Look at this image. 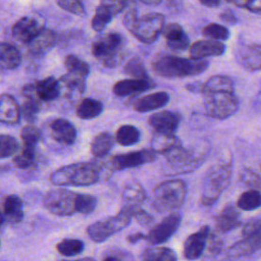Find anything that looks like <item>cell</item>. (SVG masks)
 <instances>
[{
    "label": "cell",
    "mask_w": 261,
    "mask_h": 261,
    "mask_svg": "<svg viewBox=\"0 0 261 261\" xmlns=\"http://www.w3.org/2000/svg\"><path fill=\"white\" fill-rule=\"evenodd\" d=\"M228 2L248 9L254 13H261V0H227Z\"/></svg>",
    "instance_id": "50"
},
{
    "label": "cell",
    "mask_w": 261,
    "mask_h": 261,
    "mask_svg": "<svg viewBox=\"0 0 261 261\" xmlns=\"http://www.w3.org/2000/svg\"><path fill=\"white\" fill-rule=\"evenodd\" d=\"M55 41V33L50 29L44 28L35 38H33L27 44V47L32 55L40 56L47 53L54 46Z\"/></svg>",
    "instance_id": "22"
},
{
    "label": "cell",
    "mask_w": 261,
    "mask_h": 261,
    "mask_svg": "<svg viewBox=\"0 0 261 261\" xmlns=\"http://www.w3.org/2000/svg\"><path fill=\"white\" fill-rule=\"evenodd\" d=\"M202 34L207 38L217 41H225L229 38V31L227 28L215 22L206 24L202 29Z\"/></svg>",
    "instance_id": "43"
},
{
    "label": "cell",
    "mask_w": 261,
    "mask_h": 261,
    "mask_svg": "<svg viewBox=\"0 0 261 261\" xmlns=\"http://www.w3.org/2000/svg\"><path fill=\"white\" fill-rule=\"evenodd\" d=\"M237 206L245 211H251L261 207V193L255 189L244 192L238 199Z\"/></svg>",
    "instance_id": "36"
},
{
    "label": "cell",
    "mask_w": 261,
    "mask_h": 261,
    "mask_svg": "<svg viewBox=\"0 0 261 261\" xmlns=\"http://www.w3.org/2000/svg\"><path fill=\"white\" fill-rule=\"evenodd\" d=\"M60 261H69V260H60ZM71 261H95V259H93L91 257H85V258H81V259H76V260H71Z\"/></svg>",
    "instance_id": "59"
},
{
    "label": "cell",
    "mask_w": 261,
    "mask_h": 261,
    "mask_svg": "<svg viewBox=\"0 0 261 261\" xmlns=\"http://www.w3.org/2000/svg\"><path fill=\"white\" fill-rule=\"evenodd\" d=\"M209 233L210 227L208 225H204L198 231L190 234L186 239L182 253L187 260H196L201 257L206 247Z\"/></svg>",
    "instance_id": "15"
},
{
    "label": "cell",
    "mask_w": 261,
    "mask_h": 261,
    "mask_svg": "<svg viewBox=\"0 0 261 261\" xmlns=\"http://www.w3.org/2000/svg\"><path fill=\"white\" fill-rule=\"evenodd\" d=\"M102 261H122V260L119 259V258L116 257V256H108V257L104 258Z\"/></svg>",
    "instance_id": "58"
},
{
    "label": "cell",
    "mask_w": 261,
    "mask_h": 261,
    "mask_svg": "<svg viewBox=\"0 0 261 261\" xmlns=\"http://www.w3.org/2000/svg\"><path fill=\"white\" fill-rule=\"evenodd\" d=\"M76 197L77 194L68 190H52L45 195L43 205L50 213L54 215L69 216L76 212Z\"/></svg>",
    "instance_id": "10"
},
{
    "label": "cell",
    "mask_w": 261,
    "mask_h": 261,
    "mask_svg": "<svg viewBox=\"0 0 261 261\" xmlns=\"http://www.w3.org/2000/svg\"><path fill=\"white\" fill-rule=\"evenodd\" d=\"M155 158L156 153L152 149H143L140 151H134L112 156L109 160V164L113 170H121L152 162L155 160Z\"/></svg>",
    "instance_id": "11"
},
{
    "label": "cell",
    "mask_w": 261,
    "mask_h": 261,
    "mask_svg": "<svg viewBox=\"0 0 261 261\" xmlns=\"http://www.w3.org/2000/svg\"><path fill=\"white\" fill-rule=\"evenodd\" d=\"M181 222V215L179 213H171L165 216L159 223L154 225L149 233L146 236L148 240L153 245H159L166 242L171 238L177 230Z\"/></svg>",
    "instance_id": "12"
},
{
    "label": "cell",
    "mask_w": 261,
    "mask_h": 261,
    "mask_svg": "<svg viewBox=\"0 0 261 261\" xmlns=\"http://www.w3.org/2000/svg\"><path fill=\"white\" fill-rule=\"evenodd\" d=\"M242 180L246 185H248V186H250L252 188H256V187L260 186V184H261V180H260L258 174H256L252 170L244 171L243 174H242Z\"/></svg>",
    "instance_id": "52"
},
{
    "label": "cell",
    "mask_w": 261,
    "mask_h": 261,
    "mask_svg": "<svg viewBox=\"0 0 261 261\" xmlns=\"http://www.w3.org/2000/svg\"><path fill=\"white\" fill-rule=\"evenodd\" d=\"M21 63V54L19 50L10 43L2 42L0 46V64L4 70L17 68Z\"/></svg>",
    "instance_id": "28"
},
{
    "label": "cell",
    "mask_w": 261,
    "mask_h": 261,
    "mask_svg": "<svg viewBox=\"0 0 261 261\" xmlns=\"http://www.w3.org/2000/svg\"><path fill=\"white\" fill-rule=\"evenodd\" d=\"M36 147L23 145L22 151L13 158V164L18 168H29L35 164Z\"/></svg>",
    "instance_id": "41"
},
{
    "label": "cell",
    "mask_w": 261,
    "mask_h": 261,
    "mask_svg": "<svg viewBox=\"0 0 261 261\" xmlns=\"http://www.w3.org/2000/svg\"><path fill=\"white\" fill-rule=\"evenodd\" d=\"M20 138L25 146L36 147L41 138V132L34 125H27L20 132Z\"/></svg>",
    "instance_id": "48"
},
{
    "label": "cell",
    "mask_w": 261,
    "mask_h": 261,
    "mask_svg": "<svg viewBox=\"0 0 261 261\" xmlns=\"http://www.w3.org/2000/svg\"><path fill=\"white\" fill-rule=\"evenodd\" d=\"M215 91H233V83L226 75H213L204 84L202 94Z\"/></svg>",
    "instance_id": "35"
},
{
    "label": "cell",
    "mask_w": 261,
    "mask_h": 261,
    "mask_svg": "<svg viewBox=\"0 0 261 261\" xmlns=\"http://www.w3.org/2000/svg\"><path fill=\"white\" fill-rule=\"evenodd\" d=\"M240 213L233 205L225 206L215 218V225L218 231L227 232L241 225Z\"/></svg>",
    "instance_id": "25"
},
{
    "label": "cell",
    "mask_w": 261,
    "mask_h": 261,
    "mask_svg": "<svg viewBox=\"0 0 261 261\" xmlns=\"http://www.w3.org/2000/svg\"><path fill=\"white\" fill-rule=\"evenodd\" d=\"M18 148L17 141L9 136V135H1L0 136V157L6 158L13 155Z\"/></svg>",
    "instance_id": "45"
},
{
    "label": "cell",
    "mask_w": 261,
    "mask_h": 261,
    "mask_svg": "<svg viewBox=\"0 0 261 261\" xmlns=\"http://www.w3.org/2000/svg\"><path fill=\"white\" fill-rule=\"evenodd\" d=\"M146 192L138 182H132L124 187L122 192L123 207L133 209L140 207L146 200Z\"/></svg>",
    "instance_id": "30"
},
{
    "label": "cell",
    "mask_w": 261,
    "mask_h": 261,
    "mask_svg": "<svg viewBox=\"0 0 261 261\" xmlns=\"http://www.w3.org/2000/svg\"><path fill=\"white\" fill-rule=\"evenodd\" d=\"M57 5L63 10L79 15L84 16L86 14L85 5L82 0H56Z\"/></svg>",
    "instance_id": "47"
},
{
    "label": "cell",
    "mask_w": 261,
    "mask_h": 261,
    "mask_svg": "<svg viewBox=\"0 0 261 261\" xmlns=\"http://www.w3.org/2000/svg\"><path fill=\"white\" fill-rule=\"evenodd\" d=\"M52 138L63 145H71L76 139V129L74 125L64 118H55L50 122Z\"/></svg>",
    "instance_id": "19"
},
{
    "label": "cell",
    "mask_w": 261,
    "mask_h": 261,
    "mask_svg": "<svg viewBox=\"0 0 261 261\" xmlns=\"http://www.w3.org/2000/svg\"><path fill=\"white\" fill-rule=\"evenodd\" d=\"M219 17H220V19H221L223 22L228 23V24H234V23L238 21L236 15L233 14V12H232L231 10H225V11L221 12L220 15H219Z\"/></svg>",
    "instance_id": "53"
},
{
    "label": "cell",
    "mask_w": 261,
    "mask_h": 261,
    "mask_svg": "<svg viewBox=\"0 0 261 261\" xmlns=\"http://www.w3.org/2000/svg\"><path fill=\"white\" fill-rule=\"evenodd\" d=\"M225 52V45L217 40H200L190 47V57L204 59L210 56H220Z\"/></svg>",
    "instance_id": "17"
},
{
    "label": "cell",
    "mask_w": 261,
    "mask_h": 261,
    "mask_svg": "<svg viewBox=\"0 0 261 261\" xmlns=\"http://www.w3.org/2000/svg\"><path fill=\"white\" fill-rule=\"evenodd\" d=\"M243 240L237 242L228 249L231 257H243L261 250V219L248 221L242 230Z\"/></svg>",
    "instance_id": "8"
},
{
    "label": "cell",
    "mask_w": 261,
    "mask_h": 261,
    "mask_svg": "<svg viewBox=\"0 0 261 261\" xmlns=\"http://www.w3.org/2000/svg\"><path fill=\"white\" fill-rule=\"evenodd\" d=\"M199 2L206 7H216L220 4L221 0H199Z\"/></svg>",
    "instance_id": "55"
},
{
    "label": "cell",
    "mask_w": 261,
    "mask_h": 261,
    "mask_svg": "<svg viewBox=\"0 0 261 261\" xmlns=\"http://www.w3.org/2000/svg\"><path fill=\"white\" fill-rule=\"evenodd\" d=\"M39 110H40L39 100L33 99V98H27V100L23 102V104L20 108L21 115L29 122H33L36 120Z\"/></svg>",
    "instance_id": "46"
},
{
    "label": "cell",
    "mask_w": 261,
    "mask_h": 261,
    "mask_svg": "<svg viewBox=\"0 0 261 261\" xmlns=\"http://www.w3.org/2000/svg\"><path fill=\"white\" fill-rule=\"evenodd\" d=\"M209 66L205 59L182 58L169 54H160L152 61V69L160 76L167 79L198 75Z\"/></svg>",
    "instance_id": "1"
},
{
    "label": "cell",
    "mask_w": 261,
    "mask_h": 261,
    "mask_svg": "<svg viewBox=\"0 0 261 261\" xmlns=\"http://www.w3.org/2000/svg\"><path fill=\"white\" fill-rule=\"evenodd\" d=\"M206 113L216 119H225L239 109V100L233 91H215L203 94Z\"/></svg>",
    "instance_id": "6"
},
{
    "label": "cell",
    "mask_w": 261,
    "mask_h": 261,
    "mask_svg": "<svg viewBox=\"0 0 261 261\" xmlns=\"http://www.w3.org/2000/svg\"><path fill=\"white\" fill-rule=\"evenodd\" d=\"M148 122L155 132L174 134L179 125L180 115L177 112L163 110L152 114Z\"/></svg>",
    "instance_id": "16"
},
{
    "label": "cell",
    "mask_w": 261,
    "mask_h": 261,
    "mask_svg": "<svg viewBox=\"0 0 261 261\" xmlns=\"http://www.w3.org/2000/svg\"><path fill=\"white\" fill-rule=\"evenodd\" d=\"M114 17L113 13L107 9L105 6L103 5H99L96 8L95 14L92 18V29L97 32V33H101L106 27L107 24L112 20V18Z\"/></svg>",
    "instance_id": "39"
},
{
    "label": "cell",
    "mask_w": 261,
    "mask_h": 261,
    "mask_svg": "<svg viewBox=\"0 0 261 261\" xmlns=\"http://www.w3.org/2000/svg\"><path fill=\"white\" fill-rule=\"evenodd\" d=\"M164 25V16L158 12H151L139 16L128 32L140 42L150 44L162 33Z\"/></svg>",
    "instance_id": "9"
},
{
    "label": "cell",
    "mask_w": 261,
    "mask_h": 261,
    "mask_svg": "<svg viewBox=\"0 0 261 261\" xmlns=\"http://www.w3.org/2000/svg\"><path fill=\"white\" fill-rule=\"evenodd\" d=\"M140 137V130L135 125L123 124L116 130L115 141L121 146H130L138 143Z\"/></svg>",
    "instance_id": "34"
},
{
    "label": "cell",
    "mask_w": 261,
    "mask_h": 261,
    "mask_svg": "<svg viewBox=\"0 0 261 261\" xmlns=\"http://www.w3.org/2000/svg\"><path fill=\"white\" fill-rule=\"evenodd\" d=\"M21 115L15 99L9 94H2L0 99V120L6 124H16Z\"/></svg>",
    "instance_id": "24"
},
{
    "label": "cell",
    "mask_w": 261,
    "mask_h": 261,
    "mask_svg": "<svg viewBox=\"0 0 261 261\" xmlns=\"http://www.w3.org/2000/svg\"><path fill=\"white\" fill-rule=\"evenodd\" d=\"M139 1H141L146 5H158L159 3L162 2V0H139Z\"/></svg>",
    "instance_id": "57"
},
{
    "label": "cell",
    "mask_w": 261,
    "mask_h": 261,
    "mask_svg": "<svg viewBox=\"0 0 261 261\" xmlns=\"http://www.w3.org/2000/svg\"><path fill=\"white\" fill-rule=\"evenodd\" d=\"M60 82L70 93L82 94L86 88V77L67 72L60 77Z\"/></svg>",
    "instance_id": "40"
},
{
    "label": "cell",
    "mask_w": 261,
    "mask_h": 261,
    "mask_svg": "<svg viewBox=\"0 0 261 261\" xmlns=\"http://www.w3.org/2000/svg\"><path fill=\"white\" fill-rule=\"evenodd\" d=\"M169 101V95L166 92L160 91L148 94L137 99L133 107L138 112H148L152 110H156L165 106Z\"/></svg>",
    "instance_id": "23"
},
{
    "label": "cell",
    "mask_w": 261,
    "mask_h": 261,
    "mask_svg": "<svg viewBox=\"0 0 261 261\" xmlns=\"http://www.w3.org/2000/svg\"><path fill=\"white\" fill-rule=\"evenodd\" d=\"M103 111V104L93 98L83 99L76 107V115L82 119H92L100 115Z\"/></svg>",
    "instance_id": "31"
},
{
    "label": "cell",
    "mask_w": 261,
    "mask_h": 261,
    "mask_svg": "<svg viewBox=\"0 0 261 261\" xmlns=\"http://www.w3.org/2000/svg\"><path fill=\"white\" fill-rule=\"evenodd\" d=\"M187 185L181 179H168L159 184L153 193V206L158 212L179 208L187 197Z\"/></svg>",
    "instance_id": "3"
},
{
    "label": "cell",
    "mask_w": 261,
    "mask_h": 261,
    "mask_svg": "<svg viewBox=\"0 0 261 261\" xmlns=\"http://www.w3.org/2000/svg\"><path fill=\"white\" fill-rule=\"evenodd\" d=\"M231 177V164L219 163L213 165L204 178L201 193V204L204 206L213 205L221 193L229 185Z\"/></svg>",
    "instance_id": "4"
},
{
    "label": "cell",
    "mask_w": 261,
    "mask_h": 261,
    "mask_svg": "<svg viewBox=\"0 0 261 261\" xmlns=\"http://www.w3.org/2000/svg\"><path fill=\"white\" fill-rule=\"evenodd\" d=\"M166 40V44L173 50H186L190 45L188 35L185 33L181 25L177 22H170L164 25L162 33Z\"/></svg>",
    "instance_id": "18"
},
{
    "label": "cell",
    "mask_w": 261,
    "mask_h": 261,
    "mask_svg": "<svg viewBox=\"0 0 261 261\" xmlns=\"http://www.w3.org/2000/svg\"><path fill=\"white\" fill-rule=\"evenodd\" d=\"M237 59L241 66L247 70L261 69V45L249 44L242 46L237 53Z\"/></svg>",
    "instance_id": "20"
},
{
    "label": "cell",
    "mask_w": 261,
    "mask_h": 261,
    "mask_svg": "<svg viewBox=\"0 0 261 261\" xmlns=\"http://www.w3.org/2000/svg\"><path fill=\"white\" fill-rule=\"evenodd\" d=\"M100 165L96 162H79L55 170L50 180L56 186H91L99 180Z\"/></svg>",
    "instance_id": "2"
},
{
    "label": "cell",
    "mask_w": 261,
    "mask_h": 261,
    "mask_svg": "<svg viewBox=\"0 0 261 261\" xmlns=\"http://www.w3.org/2000/svg\"><path fill=\"white\" fill-rule=\"evenodd\" d=\"M143 261H177V256L172 249L166 247L147 248L142 253Z\"/></svg>",
    "instance_id": "32"
},
{
    "label": "cell",
    "mask_w": 261,
    "mask_h": 261,
    "mask_svg": "<svg viewBox=\"0 0 261 261\" xmlns=\"http://www.w3.org/2000/svg\"><path fill=\"white\" fill-rule=\"evenodd\" d=\"M141 239H146V236L144 233H141V232H137V233H134V234H130L127 237V241L129 243H136L138 241H140Z\"/></svg>",
    "instance_id": "56"
},
{
    "label": "cell",
    "mask_w": 261,
    "mask_h": 261,
    "mask_svg": "<svg viewBox=\"0 0 261 261\" xmlns=\"http://www.w3.org/2000/svg\"><path fill=\"white\" fill-rule=\"evenodd\" d=\"M85 244L77 239H63L56 245L58 253L65 257H72L84 251Z\"/></svg>",
    "instance_id": "38"
},
{
    "label": "cell",
    "mask_w": 261,
    "mask_h": 261,
    "mask_svg": "<svg viewBox=\"0 0 261 261\" xmlns=\"http://www.w3.org/2000/svg\"><path fill=\"white\" fill-rule=\"evenodd\" d=\"M63 65L67 70V72L77 74L86 79L90 73L89 64L73 54H69L64 57Z\"/></svg>",
    "instance_id": "37"
},
{
    "label": "cell",
    "mask_w": 261,
    "mask_h": 261,
    "mask_svg": "<svg viewBox=\"0 0 261 261\" xmlns=\"http://www.w3.org/2000/svg\"><path fill=\"white\" fill-rule=\"evenodd\" d=\"M36 94L40 101L49 102L57 99L60 95L59 81L54 76H47L35 83Z\"/></svg>",
    "instance_id": "26"
},
{
    "label": "cell",
    "mask_w": 261,
    "mask_h": 261,
    "mask_svg": "<svg viewBox=\"0 0 261 261\" xmlns=\"http://www.w3.org/2000/svg\"><path fill=\"white\" fill-rule=\"evenodd\" d=\"M167 158L168 166L175 169L176 172H187L191 171L200 165L202 158L198 157L193 152L184 149L181 146L171 150L169 153L165 154Z\"/></svg>",
    "instance_id": "13"
},
{
    "label": "cell",
    "mask_w": 261,
    "mask_h": 261,
    "mask_svg": "<svg viewBox=\"0 0 261 261\" xmlns=\"http://www.w3.org/2000/svg\"><path fill=\"white\" fill-rule=\"evenodd\" d=\"M132 217L130 211L127 208L122 207V209L116 215L107 219L96 221L89 225L87 228V233L95 243H102L112 234L125 228L129 224Z\"/></svg>",
    "instance_id": "7"
},
{
    "label": "cell",
    "mask_w": 261,
    "mask_h": 261,
    "mask_svg": "<svg viewBox=\"0 0 261 261\" xmlns=\"http://www.w3.org/2000/svg\"><path fill=\"white\" fill-rule=\"evenodd\" d=\"M44 28V24L39 18L33 16H22L13 23L11 33L15 40L27 45Z\"/></svg>",
    "instance_id": "14"
},
{
    "label": "cell",
    "mask_w": 261,
    "mask_h": 261,
    "mask_svg": "<svg viewBox=\"0 0 261 261\" xmlns=\"http://www.w3.org/2000/svg\"><path fill=\"white\" fill-rule=\"evenodd\" d=\"M150 88H152L150 80L126 79L115 83L112 88V92L118 97H125L134 94L143 93Z\"/></svg>",
    "instance_id": "21"
},
{
    "label": "cell",
    "mask_w": 261,
    "mask_h": 261,
    "mask_svg": "<svg viewBox=\"0 0 261 261\" xmlns=\"http://www.w3.org/2000/svg\"><path fill=\"white\" fill-rule=\"evenodd\" d=\"M128 210L130 211L132 216L141 224H149V223L153 222V220H154V217L150 213H148L147 211L141 209L140 207L128 209Z\"/></svg>",
    "instance_id": "51"
},
{
    "label": "cell",
    "mask_w": 261,
    "mask_h": 261,
    "mask_svg": "<svg viewBox=\"0 0 261 261\" xmlns=\"http://www.w3.org/2000/svg\"><path fill=\"white\" fill-rule=\"evenodd\" d=\"M186 89L190 92L193 93H202V89H203V84L197 82V83H191L186 85Z\"/></svg>",
    "instance_id": "54"
},
{
    "label": "cell",
    "mask_w": 261,
    "mask_h": 261,
    "mask_svg": "<svg viewBox=\"0 0 261 261\" xmlns=\"http://www.w3.org/2000/svg\"><path fill=\"white\" fill-rule=\"evenodd\" d=\"M122 46V36L119 33L112 32L96 38L92 43L91 51L97 59L101 60L104 66L115 67L123 58Z\"/></svg>",
    "instance_id": "5"
},
{
    "label": "cell",
    "mask_w": 261,
    "mask_h": 261,
    "mask_svg": "<svg viewBox=\"0 0 261 261\" xmlns=\"http://www.w3.org/2000/svg\"><path fill=\"white\" fill-rule=\"evenodd\" d=\"M97 198L92 195L77 194L75 208L76 212L83 214H89L93 212L97 206Z\"/></svg>",
    "instance_id": "44"
},
{
    "label": "cell",
    "mask_w": 261,
    "mask_h": 261,
    "mask_svg": "<svg viewBox=\"0 0 261 261\" xmlns=\"http://www.w3.org/2000/svg\"><path fill=\"white\" fill-rule=\"evenodd\" d=\"M22 201L16 195H8L3 201V213H2V223L5 219L9 222L17 223L23 218Z\"/></svg>",
    "instance_id": "27"
},
{
    "label": "cell",
    "mask_w": 261,
    "mask_h": 261,
    "mask_svg": "<svg viewBox=\"0 0 261 261\" xmlns=\"http://www.w3.org/2000/svg\"><path fill=\"white\" fill-rule=\"evenodd\" d=\"M125 74L132 76L133 79H142V80H149L148 71L145 68L144 63L141 59L134 57L130 58L124 65L123 68Z\"/></svg>",
    "instance_id": "42"
},
{
    "label": "cell",
    "mask_w": 261,
    "mask_h": 261,
    "mask_svg": "<svg viewBox=\"0 0 261 261\" xmlns=\"http://www.w3.org/2000/svg\"><path fill=\"white\" fill-rule=\"evenodd\" d=\"M181 146L179 140L174 134H165L155 132L151 139V149L155 153L167 154L171 150Z\"/></svg>",
    "instance_id": "29"
},
{
    "label": "cell",
    "mask_w": 261,
    "mask_h": 261,
    "mask_svg": "<svg viewBox=\"0 0 261 261\" xmlns=\"http://www.w3.org/2000/svg\"><path fill=\"white\" fill-rule=\"evenodd\" d=\"M113 138L109 133H100L98 134L91 143V152L97 157L106 156L113 147Z\"/></svg>",
    "instance_id": "33"
},
{
    "label": "cell",
    "mask_w": 261,
    "mask_h": 261,
    "mask_svg": "<svg viewBox=\"0 0 261 261\" xmlns=\"http://www.w3.org/2000/svg\"><path fill=\"white\" fill-rule=\"evenodd\" d=\"M100 4L109 9L115 16L128 6V0H101Z\"/></svg>",
    "instance_id": "49"
}]
</instances>
